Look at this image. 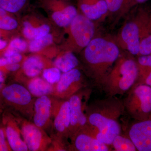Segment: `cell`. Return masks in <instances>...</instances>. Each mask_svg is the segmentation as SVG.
<instances>
[{
    "instance_id": "6da1fadb",
    "label": "cell",
    "mask_w": 151,
    "mask_h": 151,
    "mask_svg": "<svg viewBox=\"0 0 151 151\" xmlns=\"http://www.w3.org/2000/svg\"><path fill=\"white\" fill-rule=\"evenodd\" d=\"M125 113L123 100L116 96L94 100L87 107L86 125L98 140L111 146L122 132L121 119Z\"/></svg>"
},
{
    "instance_id": "7a4b0ae2",
    "label": "cell",
    "mask_w": 151,
    "mask_h": 151,
    "mask_svg": "<svg viewBox=\"0 0 151 151\" xmlns=\"http://www.w3.org/2000/svg\"><path fill=\"white\" fill-rule=\"evenodd\" d=\"M81 60L87 76L101 88L120 55L119 46L111 38L94 37L81 51Z\"/></svg>"
},
{
    "instance_id": "3957f363",
    "label": "cell",
    "mask_w": 151,
    "mask_h": 151,
    "mask_svg": "<svg viewBox=\"0 0 151 151\" xmlns=\"http://www.w3.org/2000/svg\"><path fill=\"white\" fill-rule=\"evenodd\" d=\"M132 55L120 54L116 60L101 87L107 96L124 95L137 82L139 69Z\"/></svg>"
},
{
    "instance_id": "277c9868",
    "label": "cell",
    "mask_w": 151,
    "mask_h": 151,
    "mask_svg": "<svg viewBox=\"0 0 151 151\" xmlns=\"http://www.w3.org/2000/svg\"><path fill=\"white\" fill-rule=\"evenodd\" d=\"M151 24V11L141 8L123 26L116 41L132 55H138L140 42Z\"/></svg>"
},
{
    "instance_id": "5b68a950",
    "label": "cell",
    "mask_w": 151,
    "mask_h": 151,
    "mask_svg": "<svg viewBox=\"0 0 151 151\" xmlns=\"http://www.w3.org/2000/svg\"><path fill=\"white\" fill-rule=\"evenodd\" d=\"M65 29V37L61 45L64 51L81 52L94 37L95 27L93 21L82 14L78 13Z\"/></svg>"
},
{
    "instance_id": "8992f818",
    "label": "cell",
    "mask_w": 151,
    "mask_h": 151,
    "mask_svg": "<svg viewBox=\"0 0 151 151\" xmlns=\"http://www.w3.org/2000/svg\"><path fill=\"white\" fill-rule=\"evenodd\" d=\"M27 88L19 83L5 85L0 90V103L24 118L32 120L35 99Z\"/></svg>"
},
{
    "instance_id": "52a82bcc",
    "label": "cell",
    "mask_w": 151,
    "mask_h": 151,
    "mask_svg": "<svg viewBox=\"0 0 151 151\" xmlns=\"http://www.w3.org/2000/svg\"><path fill=\"white\" fill-rule=\"evenodd\" d=\"M124 110L135 121H145L151 116V86L136 83L123 100Z\"/></svg>"
},
{
    "instance_id": "ba28073f",
    "label": "cell",
    "mask_w": 151,
    "mask_h": 151,
    "mask_svg": "<svg viewBox=\"0 0 151 151\" xmlns=\"http://www.w3.org/2000/svg\"><path fill=\"white\" fill-rule=\"evenodd\" d=\"M92 93L91 88L81 89L68 99L70 106L69 137L70 144L76 135L87 125V110Z\"/></svg>"
},
{
    "instance_id": "9c48e42d",
    "label": "cell",
    "mask_w": 151,
    "mask_h": 151,
    "mask_svg": "<svg viewBox=\"0 0 151 151\" xmlns=\"http://www.w3.org/2000/svg\"><path fill=\"white\" fill-rule=\"evenodd\" d=\"M18 116L15 117L29 151H49L52 143V139L50 135L28 119Z\"/></svg>"
},
{
    "instance_id": "30bf717a",
    "label": "cell",
    "mask_w": 151,
    "mask_h": 151,
    "mask_svg": "<svg viewBox=\"0 0 151 151\" xmlns=\"http://www.w3.org/2000/svg\"><path fill=\"white\" fill-rule=\"evenodd\" d=\"M53 97L52 124L50 136L53 139L60 141L70 146L69 101L68 100Z\"/></svg>"
},
{
    "instance_id": "8fae6325",
    "label": "cell",
    "mask_w": 151,
    "mask_h": 151,
    "mask_svg": "<svg viewBox=\"0 0 151 151\" xmlns=\"http://www.w3.org/2000/svg\"><path fill=\"white\" fill-rule=\"evenodd\" d=\"M39 3L50 21L58 27H67L78 14L68 0H39Z\"/></svg>"
},
{
    "instance_id": "7c38bea8",
    "label": "cell",
    "mask_w": 151,
    "mask_h": 151,
    "mask_svg": "<svg viewBox=\"0 0 151 151\" xmlns=\"http://www.w3.org/2000/svg\"><path fill=\"white\" fill-rule=\"evenodd\" d=\"M87 82L78 68L61 74L59 81L53 84L51 96L63 100H68L72 95L87 87Z\"/></svg>"
},
{
    "instance_id": "4fadbf2b",
    "label": "cell",
    "mask_w": 151,
    "mask_h": 151,
    "mask_svg": "<svg viewBox=\"0 0 151 151\" xmlns=\"http://www.w3.org/2000/svg\"><path fill=\"white\" fill-rule=\"evenodd\" d=\"M53 97L44 95L35 99L34 107L33 123L51 134L52 124Z\"/></svg>"
},
{
    "instance_id": "5bb4252c",
    "label": "cell",
    "mask_w": 151,
    "mask_h": 151,
    "mask_svg": "<svg viewBox=\"0 0 151 151\" xmlns=\"http://www.w3.org/2000/svg\"><path fill=\"white\" fill-rule=\"evenodd\" d=\"M138 151H151V116L145 121H135L126 132Z\"/></svg>"
},
{
    "instance_id": "9a60e30c",
    "label": "cell",
    "mask_w": 151,
    "mask_h": 151,
    "mask_svg": "<svg viewBox=\"0 0 151 151\" xmlns=\"http://www.w3.org/2000/svg\"><path fill=\"white\" fill-rule=\"evenodd\" d=\"M109 146L98 140L94 133L86 125L77 133L69 151H108Z\"/></svg>"
},
{
    "instance_id": "2e32d148",
    "label": "cell",
    "mask_w": 151,
    "mask_h": 151,
    "mask_svg": "<svg viewBox=\"0 0 151 151\" xmlns=\"http://www.w3.org/2000/svg\"><path fill=\"white\" fill-rule=\"evenodd\" d=\"M51 27L47 20L40 16L30 14L22 20L23 34L29 40L42 37L50 33Z\"/></svg>"
},
{
    "instance_id": "e0dca14e",
    "label": "cell",
    "mask_w": 151,
    "mask_h": 151,
    "mask_svg": "<svg viewBox=\"0 0 151 151\" xmlns=\"http://www.w3.org/2000/svg\"><path fill=\"white\" fill-rule=\"evenodd\" d=\"M4 116L3 119L4 127L7 139L12 151H29L15 116L12 114Z\"/></svg>"
},
{
    "instance_id": "ac0fdd59",
    "label": "cell",
    "mask_w": 151,
    "mask_h": 151,
    "mask_svg": "<svg viewBox=\"0 0 151 151\" xmlns=\"http://www.w3.org/2000/svg\"><path fill=\"white\" fill-rule=\"evenodd\" d=\"M53 64L46 58L39 55H31L23 61L21 69L17 75L23 74L25 77L19 79L17 81L22 82L28 78L38 76L43 70L47 68L53 66Z\"/></svg>"
},
{
    "instance_id": "d6986e66",
    "label": "cell",
    "mask_w": 151,
    "mask_h": 151,
    "mask_svg": "<svg viewBox=\"0 0 151 151\" xmlns=\"http://www.w3.org/2000/svg\"><path fill=\"white\" fill-rule=\"evenodd\" d=\"M81 14L92 21L99 19L108 12L105 0H78Z\"/></svg>"
},
{
    "instance_id": "ffe728a7",
    "label": "cell",
    "mask_w": 151,
    "mask_h": 151,
    "mask_svg": "<svg viewBox=\"0 0 151 151\" xmlns=\"http://www.w3.org/2000/svg\"><path fill=\"white\" fill-rule=\"evenodd\" d=\"M22 82L34 97H39L44 95H51L53 90V84L46 81L43 78L37 76L28 78Z\"/></svg>"
},
{
    "instance_id": "44dd1931",
    "label": "cell",
    "mask_w": 151,
    "mask_h": 151,
    "mask_svg": "<svg viewBox=\"0 0 151 151\" xmlns=\"http://www.w3.org/2000/svg\"><path fill=\"white\" fill-rule=\"evenodd\" d=\"M79 64V60L73 52L64 50L57 55L53 63V66L63 73L77 68Z\"/></svg>"
},
{
    "instance_id": "7402d4cb",
    "label": "cell",
    "mask_w": 151,
    "mask_h": 151,
    "mask_svg": "<svg viewBox=\"0 0 151 151\" xmlns=\"http://www.w3.org/2000/svg\"><path fill=\"white\" fill-rule=\"evenodd\" d=\"M111 146L116 151H137L134 144L127 133H122L113 139Z\"/></svg>"
},
{
    "instance_id": "603a6c76",
    "label": "cell",
    "mask_w": 151,
    "mask_h": 151,
    "mask_svg": "<svg viewBox=\"0 0 151 151\" xmlns=\"http://www.w3.org/2000/svg\"><path fill=\"white\" fill-rule=\"evenodd\" d=\"M137 62L139 75L136 83L144 84L146 77L151 71V54L138 56Z\"/></svg>"
},
{
    "instance_id": "cb8c5ba5",
    "label": "cell",
    "mask_w": 151,
    "mask_h": 151,
    "mask_svg": "<svg viewBox=\"0 0 151 151\" xmlns=\"http://www.w3.org/2000/svg\"><path fill=\"white\" fill-rule=\"evenodd\" d=\"M54 39L53 35L50 33L40 38L30 40L28 48L31 52L33 53L40 52L44 48L53 43Z\"/></svg>"
},
{
    "instance_id": "d4e9b609",
    "label": "cell",
    "mask_w": 151,
    "mask_h": 151,
    "mask_svg": "<svg viewBox=\"0 0 151 151\" xmlns=\"http://www.w3.org/2000/svg\"><path fill=\"white\" fill-rule=\"evenodd\" d=\"M27 0H0V7L12 14L17 13L26 5Z\"/></svg>"
},
{
    "instance_id": "484cf974",
    "label": "cell",
    "mask_w": 151,
    "mask_h": 151,
    "mask_svg": "<svg viewBox=\"0 0 151 151\" xmlns=\"http://www.w3.org/2000/svg\"><path fill=\"white\" fill-rule=\"evenodd\" d=\"M12 14L9 13L0 16V29L10 32L16 29L18 27V22L14 17Z\"/></svg>"
},
{
    "instance_id": "4316f807",
    "label": "cell",
    "mask_w": 151,
    "mask_h": 151,
    "mask_svg": "<svg viewBox=\"0 0 151 151\" xmlns=\"http://www.w3.org/2000/svg\"><path fill=\"white\" fill-rule=\"evenodd\" d=\"M108 12L113 13L124 12L129 9V0H105Z\"/></svg>"
},
{
    "instance_id": "83f0119b",
    "label": "cell",
    "mask_w": 151,
    "mask_h": 151,
    "mask_svg": "<svg viewBox=\"0 0 151 151\" xmlns=\"http://www.w3.org/2000/svg\"><path fill=\"white\" fill-rule=\"evenodd\" d=\"M61 74V71L54 66L45 68L42 72L44 79L52 84H56L59 81Z\"/></svg>"
},
{
    "instance_id": "f1b7e54d",
    "label": "cell",
    "mask_w": 151,
    "mask_h": 151,
    "mask_svg": "<svg viewBox=\"0 0 151 151\" xmlns=\"http://www.w3.org/2000/svg\"><path fill=\"white\" fill-rule=\"evenodd\" d=\"M28 47V45L26 41L21 38L15 37L10 41L6 48L11 50L17 53H20L25 51Z\"/></svg>"
},
{
    "instance_id": "f546056e",
    "label": "cell",
    "mask_w": 151,
    "mask_h": 151,
    "mask_svg": "<svg viewBox=\"0 0 151 151\" xmlns=\"http://www.w3.org/2000/svg\"><path fill=\"white\" fill-rule=\"evenodd\" d=\"M12 151L6 136L4 127H0V151Z\"/></svg>"
},
{
    "instance_id": "4dcf8cb0",
    "label": "cell",
    "mask_w": 151,
    "mask_h": 151,
    "mask_svg": "<svg viewBox=\"0 0 151 151\" xmlns=\"http://www.w3.org/2000/svg\"><path fill=\"white\" fill-rule=\"evenodd\" d=\"M21 67L20 63H13V64H9L0 67V70L4 73H9V72H14L18 71L19 70Z\"/></svg>"
},
{
    "instance_id": "1f68e13d",
    "label": "cell",
    "mask_w": 151,
    "mask_h": 151,
    "mask_svg": "<svg viewBox=\"0 0 151 151\" xmlns=\"http://www.w3.org/2000/svg\"><path fill=\"white\" fill-rule=\"evenodd\" d=\"M7 31L0 29V51L4 50L7 46L8 43L6 41L3 39V38L6 36L5 32Z\"/></svg>"
},
{
    "instance_id": "d6a6232c",
    "label": "cell",
    "mask_w": 151,
    "mask_h": 151,
    "mask_svg": "<svg viewBox=\"0 0 151 151\" xmlns=\"http://www.w3.org/2000/svg\"><path fill=\"white\" fill-rule=\"evenodd\" d=\"M149 0H129V9L138 5L142 4Z\"/></svg>"
},
{
    "instance_id": "836d02e7",
    "label": "cell",
    "mask_w": 151,
    "mask_h": 151,
    "mask_svg": "<svg viewBox=\"0 0 151 151\" xmlns=\"http://www.w3.org/2000/svg\"><path fill=\"white\" fill-rule=\"evenodd\" d=\"M5 80L4 73L0 70V90L5 86Z\"/></svg>"
},
{
    "instance_id": "e575fe53",
    "label": "cell",
    "mask_w": 151,
    "mask_h": 151,
    "mask_svg": "<svg viewBox=\"0 0 151 151\" xmlns=\"http://www.w3.org/2000/svg\"><path fill=\"white\" fill-rule=\"evenodd\" d=\"M8 64H9V62L6 58H0V67L5 66Z\"/></svg>"
},
{
    "instance_id": "d590c367",
    "label": "cell",
    "mask_w": 151,
    "mask_h": 151,
    "mask_svg": "<svg viewBox=\"0 0 151 151\" xmlns=\"http://www.w3.org/2000/svg\"><path fill=\"white\" fill-rule=\"evenodd\" d=\"M144 84L151 86V71L149 73L147 77H146L145 80L144 81Z\"/></svg>"
},
{
    "instance_id": "8d00e7d4",
    "label": "cell",
    "mask_w": 151,
    "mask_h": 151,
    "mask_svg": "<svg viewBox=\"0 0 151 151\" xmlns=\"http://www.w3.org/2000/svg\"><path fill=\"white\" fill-rule=\"evenodd\" d=\"M2 107L1 103H0V116H1V113H2Z\"/></svg>"
}]
</instances>
